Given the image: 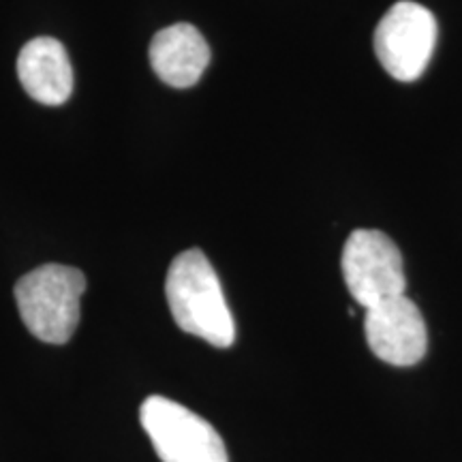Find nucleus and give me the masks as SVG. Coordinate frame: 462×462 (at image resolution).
I'll return each mask as SVG.
<instances>
[{
  "label": "nucleus",
  "instance_id": "nucleus-6",
  "mask_svg": "<svg viewBox=\"0 0 462 462\" xmlns=\"http://www.w3.org/2000/svg\"><path fill=\"white\" fill-rule=\"evenodd\" d=\"M364 332L373 354L392 366H413L429 349L424 317L404 293L368 309Z\"/></svg>",
  "mask_w": 462,
  "mask_h": 462
},
{
  "label": "nucleus",
  "instance_id": "nucleus-1",
  "mask_svg": "<svg viewBox=\"0 0 462 462\" xmlns=\"http://www.w3.org/2000/svg\"><path fill=\"white\" fill-rule=\"evenodd\" d=\"M165 296L173 321L212 346L227 349L236 340V323L221 281L199 248H189L167 270Z\"/></svg>",
  "mask_w": 462,
  "mask_h": 462
},
{
  "label": "nucleus",
  "instance_id": "nucleus-8",
  "mask_svg": "<svg viewBox=\"0 0 462 462\" xmlns=\"http://www.w3.org/2000/svg\"><path fill=\"white\" fill-rule=\"evenodd\" d=\"M17 78L26 95L43 106H62L73 92V69L58 39L37 37L17 56Z\"/></svg>",
  "mask_w": 462,
  "mask_h": 462
},
{
  "label": "nucleus",
  "instance_id": "nucleus-7",
  "mask_svg": "<svg viewBox=\"0 0 462 462\" xmlns=\"http://www.w3.org/2000/svg\"><path fill=\"white\" fill-rule=\"evenodd\" d=\"M150 67L171 88H190L210 65V45L187 22L159 31L150 42Z\"/></svg>",
  "mask_w": 462,
  "mask_h": 462
},
{
  "label": "nucleus",
  "instance_id": "nucleus-2",
  "mask_svg": "<svg viewBox=\"0 0 462 462\" xmlns=\"http://www.w3.org/2000/svg\"><path fill=\"white\" fill-rule=\"evenodd\" d=\"M86 276L73 265L45 263L15 282L14 296L22 321L32 337L65 345L78 330Z\"/></svg>",
  "mask_w": 462,
  "mask_h": 462
},
{
  "label": "nucleus",
  "instance_id": "nucleus-4",
  "mask_svg": "<svg viewBox=\"0 0 462 462\" xmlns=\"http://www.w3.org/2000/svg\"><path fill=\"white\" fill-rule=\"evenodd\" d=\"M343 276L351 298L364 309L402 296L407 289L402 255L383 231L356 229L345 242Z\"/></svg>",
  "mask_w": 462,
  "mask_h": 462
},
{
  "label": "nucleus",
  "instance_id": "nucleus-5",
  "mask_svg": "<svg viewBox=\"0 0 462 462\" xmlns=\"http://www.w3.org/2000/svg\"><path fill=\"white\" fill-rule=\"evenodd\" d=\"M437 20L411 0L390 7L374 31V54L398 82H413L429 67L437 45Z\"/></svg>",
  "mask_w": 462,
  "mask_h": 462
},
{
  "label": "nucleus",
  "instance_id": "nucleus-3",
  "mask_svg": "<svg viewBox=\"0 0 462 462\" xmlns=\"http://www.w3.org/2000/svg\"><path fill=\"white\" fill-rule=\"evenodd\" d=\"M140 421L161 462H229L215 426L171 398L148 396Z\"/></svg>",
  "mask_w": 462,
  "mask_h": 462
}]
</instances>
